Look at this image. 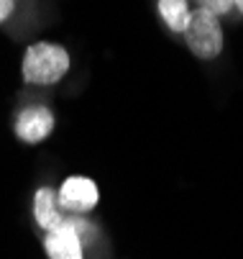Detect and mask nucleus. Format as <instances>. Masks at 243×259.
I'll return each mask as SVG.
<instances>
[{"instance_id": "1", "label": "nucleus", "mask_w": 243, "mask_h": 259, "mask_svg": "<svg viewBox=\"0 0 243 259\" xmlns=\"http://www.w3.org/2000/svg\"><path fill=\"white\" fill-rule=\"evenodd\" d=\"M72 69V57H69L64 44L56 41H36L28 44L21 59V80L28 90H51L64 82V77Z\"/></svg>"}, {"instance_id": "2", "label": "nucleus", "mask_w": 243, "mask_h": 259, "mask_svg": "<svg viewBox=\"0 0 243 259\" xmlns=\"http://www.w3.org/2000/svg\"><path fill=\"white\" fill-rule=\"evenodd\" d=\"M13 136L28 146L44 144L56 128V113L46 90H23L11 113Z\"/></svg>"}, {"instance_id": "3", "label": "nucleus", "mask_w": 243, "mask_h": 259, "mask_svg": "<svg viewBox=\"0 0 243 259\" xmlns=\"http://www.w3.org/2000/svg\"><path fill=\"white\" fill-rule=\"evenodd\" d=\"M182 39L190 49V54L200 62H215L223 49H225V28H223V18L205 11V8H195L187 31L182 33Z\"/></svg>"}, {"instance_id": "4", "label": "nucleus", "mask_w": 243, "mask_h": 259, "mask_svg": "<svg viewBox=\"0 0 243 259\" xmlns=\"http://www.w3.org/2000/svg\"><path fill=\"white\" fill-rule=\"evenodd\" d=\"M56 200L64 215H92L100 205V188L87 175H69L56 185Z\"/></svg>"}, {"instance_id": "5", "label": "nucleus", "mask_w": 243, "mask_h": 259, "mask_svg": "<svg viewBox=\"0 0 243 259\" xmlns=\"http://www.w3.org/2000/svg\"><path fill=\"white\" fill-rule=\"evenodd\" d=\"M41 246L46 251V259H90V251L69 215L41 234Z\"/></svg>"}, {"instance_id": "6", "label": "nucleus", "mask_w": 243, "mask_h": 259, "mask_svg": "<svg viewBox=\"0 0 243 259\" xmlns=\"http://www.w3.org/2000/svg\"><path fill=\"white\" fill-rule=\"evenodd\" d=\"M36 23V0H0V31H6L13 39H26Z\"/></svg>"}, {"instance_id": "7", "label": "nucleus", "mask_w": 243, "mask_h": 259, "mask_svg": "<svg viewBox=\"0 0 243 259\" xmlns=\"http://www.w3.org/2000/svg\"><path fill=\"white\" fill-rule=\"evenodd\" d=\"M31 215H33V226H36L39 236L64 221V213H62L59 200H56V188L51 182L36 185L33 198H31Z\"/></svg>"}, {"instance_id": "8", "label": "nucleus", "mask_w": 243, "mask_h": 259, "mask_svg": "<svg viewBox=\"0 0 243 259\" xmlns=\"http://www.w3.org/2000/svg\"><path fill=\"white\" fill-rule=\"evenodd\" d=\"M192 0H156V16L159 21L171 31L182 36L190 26V18H192Z\"/></svg>"}, {"instance_id": "9", "label": "nucleus", "mask_w": 243, "mask_h": 259, "mask_svg": "<svg viewBox=\"0 0 243 259\" xmlns=\"http://www.w3.org/2000/svg\"><path fill=\"white\" fill-rule=\"evenodd\" d=\"M192 3H195L197 8H205V11L220 16V18H225V16H230V13L235 11L233 0H192Z\"/></svg>"}, {"instance_id": "10", "label": "nucleus", "mask_w": 243, "mask_h": 259, "mask_svg": "<svg viewBox=\"0 0 243 259\" xmlns=\"http://www.w3.org/2000/svg\"><path fill=\"white\" fill-rule=\"evenodd\" d=\"M233 3H235V11L243 16V0H233Z\"/></svg>"}, {"instance_id": "11", "label": "nucleus", "mask_w": 243, "mask_h": 259, "mask_svg": "<svg viewBox=\"0 0 243 259\" xmlns=\"http://www.w3.org/2000/svg\"><path fill=\"white\" fill-rule=\"evenodd\" d=\"M100 259H102V256H100Z\"/></svg>"}]
</instances>
